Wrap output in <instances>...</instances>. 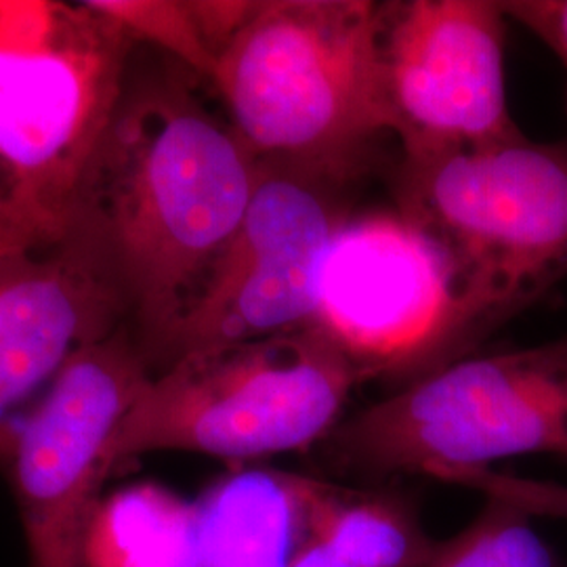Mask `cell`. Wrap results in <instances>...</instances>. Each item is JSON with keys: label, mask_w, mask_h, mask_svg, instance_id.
<instances>
[{"label": "cell", "mask_w": 567, "mask_h": 567, "mask_svg": "<svg viewBox=\"0 0 567 567\" xmlns=\"http://www.w3.org/2000/svg\"><path fill=\"white\" fill-rule=\"evenodd\" d=\"M187 74L183 65L128 74L70 217L110 252L152 377L259 177V158L204 107Z\"/></svg>", "instance_id": "obj_1"}, {"label": "cell", "mask_w": 567, "mask_h": 567, "mask_svg": "<svg viewBox=\"0 0 567 567\" xmlns=\"http://www.w3.org/2000/svg\"><path fill=\"white\" fill-rule=\"evenodd\" d=\"M383 4L265 0L217 58L210 82L259 161L353 182L391 133Z\"/></svg>", "instance_id": "obj_2"}, {"label": "cell", "mask_w": 567, "mask_h": 567, "mask_svg": "<svg viewBox=\"0 0 567 567\" xmlns=\"http://www.w3.org/2000/svg\"><path fill=\"white\" fill-rule=\"evenodd\" d=\"M358 368L318 324L194 351L154 374L116 433V466L179 450L261 461L318 447L343 421Z\"/></svg>", "instance_id": "obj_3"}, {"label": "cell", "mask_w": 567, "mask_h": 567, "mask_svg": "<svg viewBox=\"0 0 567 567\" xmlns=\"http://www.w3.org/2000/svg\"><path fill=\"white\" fill-rule=\"evenodd\" d=\"M395 187L456 265L480 341L567 278V142L402 156Z\"/></svg>", "instance_id": "obj_4"}, {"label": "cell", "mask_w": 567, "mask_h": 567, "mask_svg": "<svg viewBox=\"0 0 567 567\" xmlns=\"http://www.w3.org/2000/svg\"><path fill=\"white\" fill-rule=\"evenodd\" d=\"M318 450L360 486L526 454L567 463V362L547 344L463 358L347 416Z\"/></svg>", "instance_id": "obj_5"}, {"label": "cell", "mask_w": 567, "mask_h": 567, "mask_svg": "<svg viewBox=\"0 0 567 567\" xmlns=\"http://www.w3.org/2000/svg\"><path fill=\"white\" fill-rule=\"evenodd\" d=\"M135 44L91 2L0 0V156L49 231L70 224Z\"/></svg>", "instance_id": "obj_6"}, {"label": "cell", "mask_w": 567, "mask_h": 567, "mask_svg": "<svg viewBox=\"0 0 567 567\" xmlns=\"http://www.w3.org/2000/svg\"><path fill=\"white\" fill-rule=\"evenodd\" d=\"M316 324L362 381L395 391L480 343L446 248L400 210L351 217L326 259Z\"/></svg>", "instance_id": "obj_7"}, {"label": "cell", "mask_w": 567, "mask_h": 567, "mask_svg": "<svg viewBox=\"0 0 567 567\" xmlns=\"http://www.w3.org/2000/svg\"><path fill=\"white\" fill-rule=\"evenodd\" d=\"M152 379L131 326L76 351L44 398L11 426L0 454L20 508L30 567H84V538L112 446Z\"/></svg>", "instance_id": "obj_8"}, {"label": "cell", "mask_w": 567, "mask_h": 567, "mask_svg": "<svg viewBox=\"0 0 567 567\" xmlns=\"http://www.w3.org/2000/svg\"><path fill=\"white\" fill-rule=\"evenodd\" d=\"M349 219L347 182L259 161L243 224L175 328L154 374L194 351L316 324L326 259Z\"/></svg>", "instance_id": "obj_9"}, {"label": "cell", "mask_w": 567, "mask_h": 567, "mask_svg": "<svg viewBox=\"0 0 567 567\" xmlns=\"http://www.w3.org/2000/svg\"><path fill=\"white\" fill-rule=\"evenodd\" d=\"M505 34L501 2H383V76L402 156L524 135L508 110Z\"/></svg>", "instance_id": "obj_10"}, {"label": "cell", "mask_w": 567, "mask_h": 567, "mask_svg": "<svg viewBox=\"0 0 567 567\" xmlns=\"http://www.w3.org/2000/svg\"><path fill=\"white\" fill-rule=\"evenodd\" d=\"M126 324L118 271L79 219L58 236L0 252V454L16 410L82 347Z\"/></svg>", "instance_id": "obj_11"}, {"label": "cell", "mask_w": 567, "mask_h": 567, "mask_svg": "<svg viewBox=\"0 0 567 567\" xmlns=\"http://www.w3.org/2000/svg\"><path fill=\"white\" fill-rule=\"evenodd\" d=\"M320 477L240 466L194 501L200 567H290L311 532Z\"/></svg>", "instance_id": "obj_12"}, {"label": "cell", "mask_w": 567, "mask_h": 567, "mask_svg": "<svg viewBox=\"0 0 567 567\" xmlns=\"http://www.w3.org/2000/svg\"><path fill=\"white\" fill-rule=\"evenodd\" d=\"M84 567H200L196 505L156 482L122 487L93 513Z\"/></svg>", "instance_id": "obj_13"}, {"label": "cell", "mask_w": 567, "mask_h": 567, "mask_svg": "<svg viewBox=\"0 0 567 567\" xmlns=\"http://www.w3.org/2000/svg\"><path fill=\"white\" fill-rule=\"evenodd\" d=\"M311 532L349 567H421L435 547L410 496L386 486L318 482Z\"/></svg>", "instance_id": "obj_14"}, {"label": "cell", "mask_w": 567, "mask_h": 567, "mask_svg": "<svg viewBox=\"0 0 567 567\" xmlns=\"http://www.w3.org/2000/svg\"><path fill=\"white\" fill-rule=\"evenodd\" d=\"M421 567H564V561L532 515L484 496L480 513L458 534L435 540Z\"/></svg>", "instance_id": "obj_15"}, {"label": "cell", "mask_w": 567, "mask_h": 567, "mask_svg": "<svg viewBox=\"0 0 567 567\" xmlns=\"http://www.w3.org/2000/svg\"><path fill=\"white\" fill-rule=\"evenodd\" d=\"M97 11L118 21L135 42H150L163 49L171 60L192 74L213 79L215 58L206 49L187 0H89Z\"/></svg>", "instance_id": "obj_16"}, {"label": "cell", "mask_w": 567, "mask_h": 567, "mask_svg": "<svg viewBox=\"0 0 567 567\" xmlns=\"http://www.w3.org/2000/svg\"><path fill=\"white\" fill-rule=\"evenodd\" d=\"M426 477L444 482L452 486L473 489L482 496L501 498L511 503L534 519H555L567 524V486L548 482L519 477L513 473H503L492 466H450L433 468Z\"/></svg>", "instance_id": "obj_17"}, {"label": "cell", "mask_w": 567, "mask_h": 567, "mask_svg": "<svg viewBox=\"0 0 567 567\" xmlns=\"http://www.w3.org/2000/svg\"><path fill=\"white\" fill-rule=\"evenodd\" d=\"M58 234L42 225L25 200L18 177L0 156V252L39 243Z\"/></svg>", "instance_id": "obj_18"}, {"label": "cell", "mask_w": 567, "mask_h": 567, "mask_svg": "<svg viewBox=\"0 0 567 567\" xmlns=\"http://www.w3.org/2000/svg\"><path fill=\"white\" fill-rule=\"evenodd\" d=\"M257 4L250 0H187L189 16L215 61L252 18Z\"/></svg>", "instance_id": "obj_19"}, {"label": "cell", "mask_w": 567, "mask_h": 567, "mask_svg": "<svg viewBox=\"0 0 567 567\" xmlns=\"http://www.w3.org/2000/svg\"><path fill=\"white\" fill-rule=\"evenodd\" d=\"M501 7L507 20L517 21L545 42L567 72V0H508Z\"/></svg>", "instance_id": "obj_20"}, {"label": "cell", "mask_w": 567, "mask_h": 567, "mask_svg": "<svg viewBox=\"0 0 567 567\" xmlns=\"http://www.w3.org/2000/svg\"><path fill=\"white\" fill-rule=\"evenodd\" d=\"M290 567H349L343 559L326 545L320 536L309 532L303 545L295 553Z\"/></svg>", "instance_id": "obj_21"}, {"label": "cell", "mask_w": 567, "mask_h": 567, "mask_svg": "<svg viewBox=\"0 0 567 567\" xmlns=\"http://www.w3.org/2000/svg\"><path fill=\"white\" fill-rule=\"evenodd\" d=\"M545 344H547L548 351H550L553 355H557V358H561V360H566L567 362V332L564 337H559V339H555V341Z\"/></svg>", "instance_id": "obj_22"}]
</instances>
